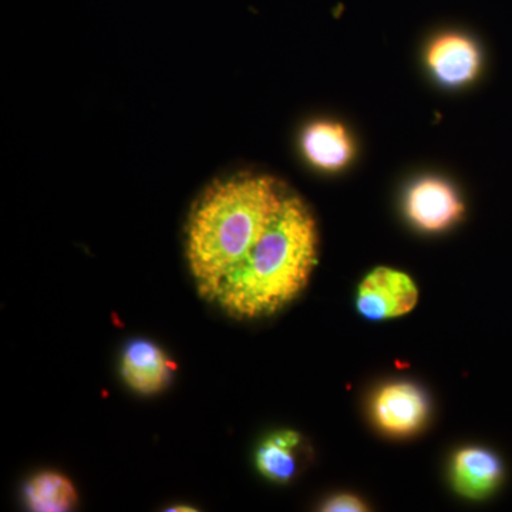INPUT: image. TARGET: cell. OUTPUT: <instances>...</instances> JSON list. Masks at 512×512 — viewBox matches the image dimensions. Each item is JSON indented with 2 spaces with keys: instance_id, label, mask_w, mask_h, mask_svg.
<instances>
[{
  "instance_id": "obj_1",
  "label": "cell",
  "mask_w": 512,
  "mask_h": 512,
  "mask_svg": "<svg viewBox=\"0 0 512 512\" xmlns=\"http://www.w3.org/2000/svg\"><path fill=\"white\" fill-rule=\"evenodd\" d=\"M286 195L274 178L238 175L215 181L195 202L187 224V261L205 301L258 244Z\"/></svg>"
},
{
  "instance_id": "obj_2",
  "label": "cell",
  "mask_w": 512,
  "mask_h": 512,
  "mask_svg": "<svg viewBox=\"0 0 512 512\" xmlns=\"http://www.w3.org/2000/svg\"><path fill=\"white\" fill-rule=\"evenodd\" d=\"M318 264V229L305 202L286 195L258 244L224 279L214 305L235 319L274 315L308 285Z\"/></svg>"
},
{
  "instance_id": "obj_3",
  "label": "cell",
  "mask_w": 512,
  "mask_h": 512,
  "mask_svg": "<svg viewBox=\"0 0 512 512\" xmlns=\"http://www.w3.org/2000/svg\"><path fill=\"white\" fill-rule=\"evenodd\" d=\"M417 302L419 288L412 276L387 266L370 272L357 289V311L375 322L407 315L416 308Z\"/></svg>"
},
{
  "instance_id": "obj_4",
  "label": "cell",
  "mask_w": 512,
  "mask_h": 512,
  "mask_svg": "<svg viewBox=\"0 0 512 512\" xmlns=\"http://www.w3.org/2000/svg\"><path fill=\"white\" fill-rule=\"evenodd\" d=\"M373 419L394 437L417 433L429 417V400L413 383H392L382 387L373 399Z\"/></svg>"
},
{
  "instance_id": "obj_5",
  "label": "cell",
  "mask_w": 512,
  "mask_h": 512,
  "mask_svg": "<svg viewBox=\"0 0 512 512\" xmlns=\"http://www.w3.org/2000/svg\"><path fill=\"white\" fill-rule=\"evenodd\" d=\"M463 211L457 192L439 178L417 181L407 192V217L423 231H443L453 225Z\"/></svg>"
},
{
  "instance_id": "obj_6",
  "label": "cell",
  "mask_w": 512,
  "mask_h": 512,
  "mask_svg": "<svg viewBox=\"0 0 512 512\" xmlns=\"http://www.w3.org/2000/svg\"><path fill=\"white\" fill-rule=\"evenodd\" d=\"M175 363L160 346L150 340H134L121 357V377L131 390L140 394L163 392L170 383Z\"/></svg>"
},
{
  "instance_id": "obj_7",
  "label": "cell",
  "mask_w": 512,
  "mask_h": 512,
  "mask_svg": "<svg viewBox=\"0 0 512 512\" xmlns=\"http://www.w3.org/2000/svg\"><path fill=\"white\" fill-rule=\"evenodd\" d=\"M478 47L461 33H444L430 43L427 64L431 72L448 86L471 82L480 70Z\"/></svg>"
},
{
  "instance_id": "obj_8",
  "label": "cell",
  "mask_w": 512,
  "mask_h": 512,
  "mask_svg": "<svg viewBox=\"0 0 512 512\" xmlns=\"http://www.w3.org/2000/svg\"><path fill=\"white\" fill-rule=\"evenodd\" d=\"M503 478L500 458L480 447L458 451L451 464L454 488L471 500H481L494 493Z\"/></svg>"
},
{
  "instance_id": "obj_9",
  "label": "cell",
  "mask_w": 512,
  "mask_h": 512,
  "mask_svg": "<svg viewBox=\"0 0 512 512\" xmlns=\"http://www.w3.org/2000/svg\"><path fill=\"white\" fill-rule=\"evenodd\" d=\"M302 150L315 167L335 171L349 163L353 144L342 124L319 121L303 133Z\"/></svg>"
},
{
  "instance_id": "obj_10",
  "label": "cell",
  "mask_w": 512,
  "mask_h": 512,
  "mask_svg": "<svg viewBox=\"0 0 512 512\" xmlns=\"http://www.w3.org/2000/svg\"><path fill=\"white\" fill-rule=\"evenodd\" d=\"M302 437L291 430L276 431L266 437L256 450V468L274 483H289L298 471L296 450Z\"/></svg>"
},
{
  "instance_id": "obj_11",
  "label": "cell",
  "mask_w": 512,
  "mask_h": 512,
  "mask_svg": "<svg viewBox=\"0 0 512 512\" xmlns=\"http://www.w3.org/2000/svg\"><path fill=\"white\" fill-rule=\"evenodd\" d=\"M23 497L30 510L36 512L70 511L79 500L72 481L55 471H43L30 478Z\"/></svg>"
},
{
  "instance_id": "obj_12",
  "label": "cell",
  "mask_w": 512,
  "mask_h": 512,
  "mask_svg": "<svg viewBox=\"0 0 512 512\" xmlns=\"http://www.w3.org/2000/svg\"><path fill=\"white\" fill-rule=\"evenodd\" d=\"M322 510L326 512H359L367 511L366 504L353 494H338L330 497Z\"/></svg>"
},
{
  "instance_id": "obj_13",
  "label": "cell",
  "mask_w": 512,
  "mask_h": 512,
  "mask_svg": "<svg viewBox=\"0 0 512 512\" xmlns=\"http://www.w3.org/2000/svg\"><path fill=\"white\" fill-rule=\"evenodd\" d=\"M168 511H195L194 508L185 507V505H178L175 508H168Z\"/></svg>"
}]
</instances>
